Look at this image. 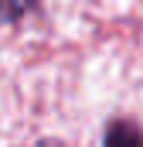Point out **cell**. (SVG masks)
<instances>
[{"label":"cell","mask_w":143,"mask_h":147,"mask_svg":"<svg viewBox=\"0 0 143 147\" xmlns=\"http://www.w3.org/2000/svg\"><path fill=\"white\" fill-rule=\"evenodd\" d=\"M37 7V0H0V24H17Z\"/></svg>","instance_id":"cell-2"},{"label":"cell","mask_w":143,"mask_h":147,"mask_svg":"<svg viewBox=\"0 0 143 147\" xmlns=\"http://www.w3.org/2000/svg\"><path fill=\"white\" fill-rule=\"evenodd\" d=\"M37 147H65V144H61V140H41Z\"/></svg>","instance_id":"cell-3"},{"label":"cell","mask_w":143,"mask_h":147,"mask_svg":"<svg viewBox=\"0 0 143 147\" xmlns=\"http://www.w3.org/2000/svg\"><path fill=\"white\" fill-rule=\"evenodd\" d=\"M102 147H143V123L133 116H116L102 130Z\"/></svg>","instance_id":"cell-1"}]
</instances>
